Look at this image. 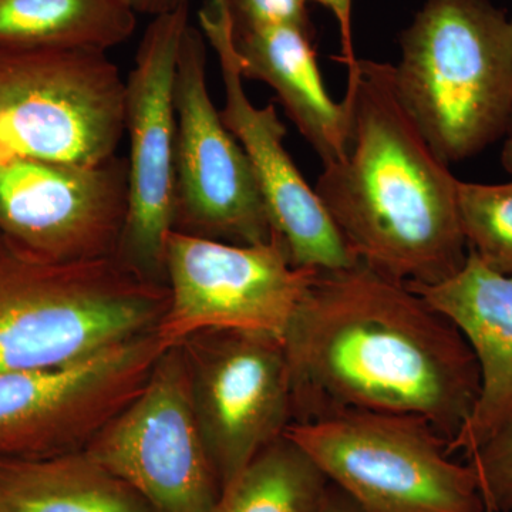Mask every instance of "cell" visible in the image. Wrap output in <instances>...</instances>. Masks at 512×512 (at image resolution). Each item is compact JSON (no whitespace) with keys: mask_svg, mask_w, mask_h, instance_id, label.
I'll use <instances>...</instances> for the list:
<instances>
[{"mask_svg":"<svg viewBox=\"0 0 512 512\" xmlns=\"http://www.w3.org/2000/svg\"><path fill=\"white\" fill-rule=\"evenodd\" d=\"M282 342L293 423L343 410L412 414L451 443L480 396V367L460 329L360 261L318 271Z\"/></svg>","mask_w":512,"mask_h":512,"instance_id":"1","label":"cell"},{"mask_svg":"<svg viewBox=\"0 0 512 512\" xmlns=\"http://www.w3.org/2000/svg\"><path fill=\"white\" fill-rule=\"evenodd\" d=\"M346 92L352 143L323 167L319 200L357 261L403 284L446 281L468 256L457 178L404 109L392 64L359 59Z\"/></svg>","mask_w":512,"mask_h":512,"instance_id":"2","label":"cell"},{"mask_svg":"<svg viewBox=\"0 0 512 512\" xmlns=\"http://www.w3.org/2000/svg\"><path fill=\"white\" fill-rule=\"evenodd\" d=\"M397 96L446 164L507 137L512 15L490 0H427L400 36Z\"/></svg>","mask_w":512,"mask_h":512,"instance_id":"3","label":"cell"},{"mask_svg":"<svg viewBox=\"0 0 512 512\" xmlns=\"http://www.w3.org/2000/svg\"><path fill=\"white\" fill-rule=\"evenodd\" d=\"M168 301L167 285L114 256L46 261L0 232V373L64 365L156 332Z\"/></svg>","mask_w":512,"mask_h":512,"instance_id":"4","label":"cell"},{"mask_svg":"<svg viewBox=\"0 0 512 512\" xmlns=\"http://www.w3.org/2000/svg\"><path fill=\"white\" fill-rule=\"evenodd\" d=\"M285 436L362 512H485L473 468L419 416L343 410Z\"/></svg>","mask_w":512,"mask_h":512,"instance_id":"5","label":"cell"},{"mask_svg":"<svg viewBox=\"0 0 512 512\" xmlns=\"http://www.w3.org/2000/svg\"><path fill=\"white\" fill-rule=\"evenodd\" d=\"M126 133V80L96 49L0 47V154L96 165Z\"/></svg>","mask_w":512,"mask_h":512,"instance_id":"6","label":"cell"},{"mask_svg":"<svg viewBox=\"0 0 512 512\" xmlns=\"http://www.w3.org/2000/svg\"><path fill=\"white\" fill-rule=\"evenodd\" d=\"M174 101V231L237 245L274 242L251 161L211 99L207 39L191 23L178 52Z\"/></svg>","mask_w":512,"mask_h":512,"instance_id":"7","label":"cell"},{"mask_svg":"<svg viewBox=\"0 0 512 512\" xmlns=\"http://www.w3.org/2000/svg\"><path fill=\"white\" fill-rule=\"evenodd\" d=\"M156 332L46 369L0 373V460L82 451L146 386Z\"/></svg>","mask_w":512,"mask_h":512,"instance_id":"8","label":"cell"},{"mask_svg":"<svg viewBox=\"0 0 512 512\" xmlns=\"http://www.w3.org/2000/svg\"><path fill=\"white\" fill-rule=\"evenodd\" d=\"M154 512H214L222 485L192 407L180 345L158 357L146 386L84 448Z\"/></svg>","mask_w":512,"mask_h":512,"instance_id":"9","label":"cell"},{"mask_svg":"<svg viewBox=\"0 0 512 512\" xmlns=\"http://www.w3.org/2000/svg\"><path fill=\"white\" fill-rule=\"evenodd\" d=\"M178 345L195 419L224 490L293 423L284 342L255 330L211 329Z\"/></svg>","mask_w":512,"mask_h":512,"instance_id":"10","label":"cell"},{"mask_svg":"<svg viewBox=\"0 0 512 512\" xmlns=\"http://www.w3.org/2000/svg\"><path fill=\"white\" fill-rule=\"evenodd\" d=\"M165 274L170 301L156 333L165 346H174L211 329L282 338L318 271L293 266L279 239L237 245L173 231Z\"/></svg>","mask_w":512,"mask_h":512,"instance_id":"11","label":"cell"},{"mask_svg":"<svg viewBox=\"0 0 512 512\" xmlns=\"http://www.w3.org/2000/svg\"><path fill=\"white\" fill-rule=\"evenodd\" d=\"M190 6L156 16L126 80L127 217L114 258L146 281L167 285L165 248L174 231V84Z\"/></svg>","mask_w":512,"mask_h":512,"instance_id":"12","label":"cell"},{"mask_svg":"<svg viewBox=\"0 0 512 512\" xmlns=\"http://www.w3.org/2000/svg\"><path fill=\"white\" fill-rule=\"evenodd\" d=\"M127 205V158L83 165L0 154V232L46 261L116 255Z\"/></svg>","mask_w":512,"mask_h":512,"instance_id":"13","label":"cell"},{"mask_svg":"<svg viewBox=\"0 0 512 512\" xmlns=\"http://www.w3.org/2000/svg\"><path fill=\"white\" fill-rule=\"evenodd\" d=\"M201 32L220 63L222 120L251 161L275 238L296 268L335 271L357 262L335 222L306 183L285 147L286 128L274 103L258 107L249 99L239 70L234 25L224 0H207L200 13Z\"/></svg>","mask_w":512,"mask_h":512,"instance_id":"14","label":"cell"},{"mask_svg":"<svg viewBox=\"0 0 512 512\" xmlns=\"http://www.w3.org/2000/svg\"><path fill=\"white\" fill-rule=\"evenodd\" d=\"M460 329L480 367V396L448 454L470 456L512 416V276L468 251L463 268L434 285L406 284Z\"/></svg>","mask_w":512,"mask_h":512,"instance_id":"15","label":"cell"},{"mask_svg":"<svg viewBox=\"0 0 512 512\" xmlns=\"http://www.w3.org/2000/svg\"><path fill=\"white\" fill-rule=\"evenodd\" d=\"M312 40L313 36L291 26H234L242 77L268 84L274 90L289 119L325 167L348 156L353 97L346 92L342 103H336L329 96Z\"/></svg>","mask_w":512,"mask_h":512,"instance_id":"16","label":"cell"},{"mask_svg":"<svg viewBox=\"0 0 512 512\" xmlns=\"http://www.w3.org/2000/svg\"><path fill=\"white\" fill-rule=\"evenodd\" d=\"M0 512H154L86 451L0 460Z\"/></svg>","mask_w":512,"mask_h":512,"instance_id":"17","label":"cell"},{"mask_svg":"<svg viewBox=\"0 0 512 512\" xmlns=\"http://www.w3.org/2000/svg\"><path fill=\"white\" fill-rule=\"evenodd\" d=\"M137 28L127 0H0V47L107 50Z\"/></svg>","mask_w":512,"mask_h":512,"instance_id":"18","label":"cell"},{"mask_svg":"<svg viewBox=\"0 0 512 512\" xmlns=\"http://www.w3.org/2000/svg\"><path fill=\"white\" fill-rule=\"evenodd\" d=\"M329 484L312 458L282 436L222 490L214 512H320Z\"/></svg>","mask_w":512,"mask_h":512,"instance_id":"19","label":"cell"},{"mask_svg":"<svg viewBox=\"0 0 512 512\" xmlns=\"http://www.w3.org/2000/svg\"><path fill=\"white\" fill-rule=\"evenodd\" d=\"M457 207L468 251L498 274L512 276V181H457Z\"/></svg>","mask_w":512,"mask_h":512,"instance_id":"20","label":"cell"},{"mask_svg":"<svg viewBox=\"0 0 512 512\" xmlns=\"http://www.w3.org/2000/svg\"><path fill=\"white\" fill-rule=\"evenodd\" d=\"M485 512H512V416L468 456Z\"/></svg>","mask_w":512,"mask_h":512,"instance_id":"21","label":"cell"},{"mask_svg":"<svg viewBox=\"0 0 512 512\" xmlns=\"http://www.w3.org/2000/svg\"><path fill=\"white\" fill-rule=\"evenodd\" d=\"M235 28L291 26L313 36L308 0H224Z\"/></svg>","mask_w":512,"mask_h":512,"instance_id":"22","label":"cell"},{"mask_svg":"<svg viewBox=\"0 0 512 512\" xmlns=\"http://www.w3.org/2000/svg\"><path fill=\"white\" fill-rule=\"evenodd\" d=\"M308 2L320 3L323 8L329 10L338 22L340 43H342V56L340 62L345 64L348 73L355 69L359 59L356 57L352 35V6L353 0H308Z\"/></svg>","mask_w":512,"mask_h":512,"instance_id":"23","label":"cell"},{"mask_svg":"<svg viewBox=\"0 0 512 512\" xmlns=\"http://www.w3.org/2000/svg\"><path fill=\"white\" fill-rule=\"evenodd\" d=\"M127 2L134 12L156 18V16L190 6L191 0H127Z\"/></svg>","mask_w":512,"mask_h":512,"instance_id":"24","label":"cell"},{"mask_svg":"<svg viewBox=\"0 0 512 512\" xmlns=\"http://www.w3.org/2000/svg\"><path fill=\"white\" fill-rule=\"evenodd\" d=\"M320 512H362L352 500L335 487L329 484L328 491H326L325 498H323L322 508Z\"/></svg>","mask_w":512,"mask_h":512,"instance_id":"25","label":"cell"},{"mask_svg":"<svg viewBox=\"0 0 512 512\" xmlns=\"http://www.w3.org/2000/svg\"><path fill=\"white\" fill-rule=\"evenodd\" d=\"M501 163L505 170L512 175V137L505 138L504 148L501 151Z\"/></svg>","mask_w":512,"mask_h":512,"instance_id":"26","label":"cell"},{"mask_svg":"<svg viewBox=\"0 0 512 512\" xmlns=\"http://www.w3.org/2000/svg\"><path fill=\"white\" fill-rule=\"evenodd\" d=\"M507 137H512V117L510 121V127H508Z\"/></svg>","mask_w":512,"mask_h":512,"instance_id":"27","label":"cell"}]
</instances>
